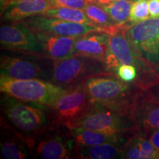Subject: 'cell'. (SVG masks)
<instances>
[{
    "mask_svg": "<svg viewBox=\"0 0 159 159\" xmlns=\"http://www.w3.org/2000/svg\"><path fill=\"white\" fill-rule=\"evenodd\" d=\"M88 94L94 104L130 117L135 101L144 90L135 82H125L116 75L91 77L84 82Z\"/></svg>",
    "mask_w": 159,
    "mask_h": 159,
    "instance_id": "6da1fadb",
    "label": "cell"
},
{
    "mask_svg": "<svg viewBox=\"0 0 159 159\" xmlns=\"http://www.w3.org/2000/svg\"><path fill=\"white\" fill-rule=\"evenodd\" d=\"M105 65L107 70L116 76L117 69L121 65L134 66L138 71L135 83L144 89L159 82L152 65L142 56L127 35L125 27L109 35Z\"/></svg>",
    "mask_w": 159,
    "mask_h": 159,
    "instance_id": "7a4b0ae2",
    "label": "cell"
},
{
    "mask_svg": "<svg viewBox=\"0 0 159 159\" xmlns=\"http://www.w3.org/2000/svg\"><path fill=\"white\" fill-rule=\"evenodd\" d=\"M1 110L4 119L28 141L31 150L34 139L50 125L45 105L26 102L4 94L1 97Z\"/></svg>",
    "mask_w": 159,
    "mask_h": 159,
    "instance_id": "3957f363",
    "label": "cell"
},
{
    "mask_svg": "<svg viewBox=\"0 0 159 159\" xmlns=\"http://www.w3.org/2000/svg\"><path fill=\"white\" fill-rule=\"evenodd\" d=\"M111 75L105 62L91 57L72 55L53 61L49 82L65 89L82 84L91 77Z\"/></svg>",
    "mask_w": 159,
    "mask_h": 159,
    "instance_id": "277c9868",
    "label": "cell"
},
{
    "mask_svg": "<svg viewBox=\"0 0 159 159\" xmlns=\"http://www.w3.org/2000/svg\"><path fill=\"white\" fill-rule=\"evenodd\" d=\"M94 106L84 83L67 89L54 103L47 107L52 125L71 130Z\"/></svg>",
    "mask_w": 159,
    "mask_h": 159,
    "instance_id": "5b68a950",
    "label": "cell"
},
{
    "mask_svg": "<svg viewBox=\"0 0 159 159\" xmlns=\"http://www.w3.org/2000/svg\"><path fill=\"white\" fill-rule=\"evenodd\" d=\"M67 89L39 79L13 80L0 77V91L3 94L26 102L49 106Z\"/></svg>",
    "mask_w": 159,
    "mask_h": 159,
    "instance_id": "8992f818",
    "label": "cell"
},
{
    "mask_svg": "<svg viewBox=\"0 0 159 159\" xmlns=\"http://www.w3.org/2000/svg\"><path fill=\"white\" fill-rule=\"evenodd\" d=\"M53 60L39 55L2 54L0 57L1 76L13 80L39 79L49 81Z\"/></svg>",
    "mask_w": 159,
    "mask_h": 159,
    "instance_id": "52a82bcc",
    "label": "cell"
},
{
    "mask_svg": "<svg viewBox=\"0 0 159 159\" xmlns=\"http://www.w3.org/2000/svg\"><path fill=\"white\" fill-rule=\"evenodd\" d=\"M75 128L90 129L110 136H124L136 130L130 117L113 109L94 104L92 108L80 120Z\"/></svg>",
    "mask_w": 159,
    "mask_h": 159,
    "instance_id": "ba28073f",
    "label": "cell"
},
{
    "mask_svg": "<svg viewBox=\"0 0 159 159\" xmlns=\"http://www.w3.org/2000/svg\"><path fill=\"white\" fill-rule=\"evenodd\" d=\"M21 21L34 33L76 38L97 32L108 34L107 30L100 27L46 17L41 15L27 18Z\"/></svg>",
    "mask_w": 159,
    "mask_h": 159,
    "instance_id": "9c48e42d",
    "label": "cell"
},
{
    "mask_svg": "<svg viewBox=\"0 0 159 159\" xmlns=\"http://www.w3.org/2000/svg\"><path fill=\"white\" fill-rule=\"evenodd\" d=\"M125 30L152 66L159 63V18H150L125 27Z\"/></svg>",
    "mask_w": 159,
    "mask_h": 159,
    "instance_id": "30bf717a",
    "label": "cell"
},
{
    "mask_svg": "<svg viewBox=\"0 0 159 159\" xmlns=\"http://www.w3.org/2000/svg\"><path fill=\"white\" fill-rule=\"evenodd\" d=\"M0 43L2 49L43 56L41 43L37 37L22 23L2 26Z\"/></svg>",
    "mask_w": 159,
    "mask_h": 159,
    "instance_id": "8fae6325",
    "label": "cell"
},
{
    "mask_svg": "<svg viewBox=\"0 0 159 159\" xmlns=\"http://www.w3.org/2000/svg\"><path fill=\"white\" fill-rule=\"evenodd\" d=\"M47 128L46 135L42 132L38 135L41 138L33 145L39 156L44 159L71 158L76 156V145L70 130L68 134H62L63 132L49 128L47 130Z\"/></svg>",
    "mask_w": 159,
    "mask_h": 159,
    "instance_id": "7c38bea8",
    "label": "cell"
},
{
    "mask_svg": "<svg viewBox=\"0 0 159 159\" xmlns=\"http://www.w3.org/2000/svg\"><path fill=\"white\" fill-rule=\"evenodd\" d=\"M130 116L137 130L148 134L159 129V102L144 89L135 101Z\"/></svg>",
    "mask_w": 159,
    "mask_h": 159,
    "instance_id": "4fadbf2b",
    "label": "cell"
},
{
    "mask_svg": "<svg viewBox=\"0 0 159 159\" xmlns=\"http://www.w3.org/2000/svg\"><path fill=\"white\" fill-rule=\"evenodd\" d=\"M1 152L4 158L25 159L29 156L30 148L27 139L5 119H1Z\"/></svg>",
    "mask_w": 159,
    "mask_h": 159,
    "instance_id": "5bb4252c",
    "label": "cell"
},
{
    "mask_svg": "<svg viewBox=\"0 0 159 159\" xmlns=\"http://www.w3.org/2000/svg\"><path fill=\"white\" fill-rule=\"evenodd\" d=\"M108 40L109 34L98 32L77 37L75 42L73 55H83L105 63Z\"/></svg>",
    "mask_w": 159,
    "mask_h": 159,
    "instance_id": "9a60e30c",
    "label": "cell"
},
{
    "mask_svg": "<svg viewBox=\"0 0 159 159\" xmlns=\"http://www.w3.org/2000/svg\"><path fill=\"white\" fill-rule=\"evenodd\" d=\"M121 158L159 159V151L149 140L146 134L136 130L123 144Z\"/></svg>",
    "mask_w": 159,
    "mask_h": 159,
    "instance_id": "2e32d148",
    "label": "cell"
},
{
    "mask_svg": "<svg viewBox=\"0 0 159 159\" xmlns=\"http://www.w3.org/2000/svg\"><path fill=\"white\" fill-rule=\"evenodd\" d=\"M41 43L43 56L58 61L73 55L76 37L34 33Z\"/></svg>",
    "mask_w": 159,
    "mask_h": 159,
    "instance_id": "e0dca14e",
    "label": "cell"
},
{
    "mask_svg": "<svg viewBox=\"0 0 159 159\" xmlns=\"http://www.w3.org/2000/svg\"><path fill=\"white\" fill-rule=\"evenodd\" d=\"M52 7L49 0H16L10 4L2 15L5 20L18 22L27 18L42 15Z\"/></svg>",
    "mask_w": 159,
    "mask_h": 159,
    "instance_id": "ac0fdd59",
    "label": "cell"
},
{
    "mask_svg": "<svg viewBox=\"0 0 159 159\" xmlns=\"http://www.w3.org/2000/svg\"><path fill=\"white\" fill-rule=\"evenodd\" d=\"M70 133L75 145L78 147H89L106 144V143H125V136H110L98 131L83 128H75Z\"/></svg>",
    "mask_w": 159,
    "mask_h": 159,
    "instance_id": "d6986e66",
    "label": "cell"
},
{
    "mask_svg": "<svg viewBox=\"0 0 159 159\" xmlns=\"http://www.w3.org/2000/svg\"><path fill=\"white\" fill-rule=\"evenodd\" d=\"M124 143L106 144L89 147L76 146V156L86 159H112L121 158Z\"/></svg>",
    "mask_w": 159,
    "mask_h": 159,
    "instance_id": "ffe728a7",
    "label": "cell"
},
{
    "mask_svg": "<svg viewBox=\"0 0 159 159\" xmlns=\"http://www.w3.org/2000/svg\"><path fill=\"white\" fill-rule=\"evenodd\" d=\"M83 11L95 27L105 29L109 35L113 34L122 27H125L116 25L102 6L98 4L89 2Z\"/></svg>",
    "mask_w": 159,
    "mask_h": 159,
    "instance_id": "44dd1931",
    "label": "cell"
},
{
    "mask_svg": "<svg viewBox=\"0 0 159 159\" xmlns=\"http://www.w3.org/2000/svg\"><path fill=\"white\" fill-rule=\"evenodd\" d=\"M41 16L49 18H55L71 22L80 23L84 25L95 26L89 20L83 9L71 8V7H52L45 11Z\"/></svg>",
    "mask_w": 159,
    "mask_h": 159,
    "instance_id": "7402d4cb",
    "label": "cell"
},
{
    "mask_svg": "<svg viewBox=\"0 0 159 159\" xmlns=\"http://www.w3.org/2000/svg\"><path fill=\"white\" fill-rule=\"evenodd\" d=\"M133 3L132 0H115L102 6L116 25L126 27V24L130 19Z\"/></svg>",
    "mask_w": 159,
    "mask_h": 159,
    "instance_id": "603a6c76",
    "label": "cell"
},
{
    "mask_svg": "<svg viewBox=\"0 0 159 159\" xmlns=\"http://www.w3.org/2000/svg\"><path fill=\"white\" fill-rule=\"evenodd\" d=\"M148 1L147 0H136L131 7L129 21L132 25L145 21L150 19Z\"/></svg>",
    "mask_w": 159,
    "mask_h": 159,
    "instance_id": "cb8c5ba5",
    "label": "cell"
},
{
    "mask_svg": "<svg viewBox=\"0 0 159 159\" xmlns=\"http://www.w3.org/2000/svg\"><path fill=\"white\" fill-rule=\"evenodd\" d=\"M116 76L125 82H135L138 71L134 66L121 65L116 70Z\"/></svg>",
    "mask_w": 159,
    "mask_h": 159,
    "instance_id": "d4e9b609",
    "label": "cell"
},
{
    "mask_svg": "<svg viewBox=\"0 0 159 159\" xmlns=\"http://www.w3.org/2000/svg\"><path fill=\"white\" fill-rule=\"evenodd\" d=\"M52 7H65L71 8L84 9L89 2L88 0H49Z\"/></svg>",
    "mask_w": 159,
    "mask_h": 159,
    "instance_id": "484cf974",
    "label": "cell"
},
{
    "mask_svg": "<svg viewBox=\"0 0 159 159\" xmlns=\"http://www.w3.org/2000/svg\"><path fill=\"white\" fill-rule=\"evenodd\" d=\"M148 6L150 18H159V0H149Z\"/></svg>",
    "mask_w": 159,
    "mask_h": 159,
    "instance_id": "4316f807",
    "label": "cell"
},
{
    "mask_svg": "<svg viewBox=\"0 0 159 159\" xmlns=\"http://www.w3.org/2000/svg\"><path fill=\"white\" fill-rule=\"evenodd\" d=\"M146 134L149 140L153 144L155 148L159 151V129H156V130L151 131Z\"/></svg>",
    "mask_w": 159,
    "mask_h": 159,
    "instance_id": "83f0119b",
    "label": "cell"
},
{
    "mask_svg": "<svg viewBox=\"0 0 159 159\" xmlns=\"http://www.w3.org/2000/svg\"><path fill=\"white\" fill-rule=\"evenodd\" d=\"M148 94L159 102V82L155 83L145 89Z\"/></svg>",
    "mask_w": 159,
    "mask_h": 159,
    "instance_id": "f1b7e54d",
    "label": "cell"
},
{
    "mask_svg": "<svg viewBox=\"0 0 159 159\" xmlns=\"http://www.w3.org/2000/svg\"><path fill=\"white\" fill-rule=\"evenodd\" d=\"M15 1H16V0H0V3H1V14H2L3 12L5 11L10 4H11Z\"/></svg>",
    "mask_w": 159,
    "mask_h": 159,
    "instance_id": "f546056e",
    "label": "cell"
},
{
    "mask_svg": "<svg viewBox=\"0 0 159 159\" xmlns=\"http://www.w3.org/2000/svg\"><path fill=\"white\" fill-rule=\"evenodd\" d=\"M88 1L90 2L96 3L100 5H107V4L112 2L115 1V0H88Z\"/></svg>",
    "mask_w": 159,
    "mask_h": 159,
    "instance_id": "4dcf8cb0",
    "label": "cell"
},
{
    "mask_svg": "<svg viewBox=\"0 0 159 159\" xmlns=\"http://www.w3.org/2000/svg\"><path fill=\"white\" fill-rule=\"evenodd\" d=\"M152 68H153L155 72H156V74L157 75V77H158V80H159V63H157L156 65H155L154 66H152Z\"/></svg>",
    "mask_w": 159,
    "mask_h": 159,
    "instance_id": "1f68e13d",
    "label": "cell"
},
{
    "mask_svg": "<svg viewBox=\"0 0 159 159\" xmlns=\"http://www.w3.org/2000/svg\"><path fill=\"white\" fill-rule=\"evenodd\" d=\"M147 1H149V0H147Z\"/></svg>",
    "mask_w": 159,
    "mask_h": 159,
    "instance_id": "d6a6232c",
    "label": "cell"
}]
</instances>
